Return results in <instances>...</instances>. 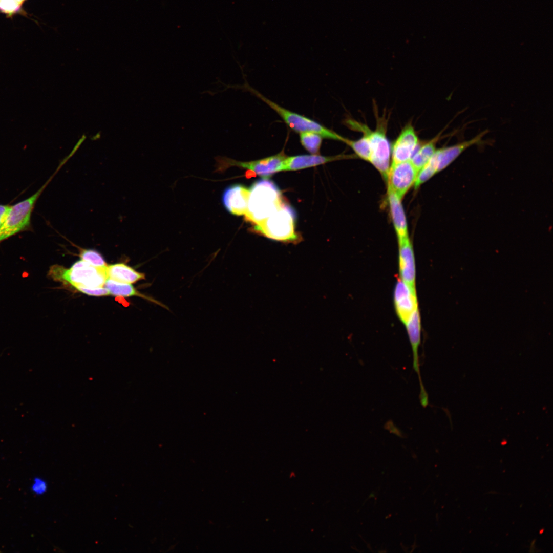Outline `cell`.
Here are the masks:
<instances>
[{
	"label": "cell",
	"instance_id": "d6986e66",
	"mask_svg": "<svg viewBox=\"0 0 553 553\" xmlns=\"http://www.w3.org/2000/svg\"><path fill=\"white\" fill-rule=\"evenodd\" d=\"M441 132L434 138L422 144L415 151L410 161L419 172L430 161L435 151L436 144L439 139Z\"/></svg>",
	"mask_w": 553,
	"mask_h": 553
},
{
	"label": "cell",
	"instance_id": "3957f363",
	"mask_svg": "<svg viewBox=\"0 0 553 553\" xmlns=\"http://www.w3.org/2000/svg\"><path fill=\"white\" fill-rule=\"evenodd\" d=\"M295 219L294 210L284 201L264 221L253 226V230L273 240L296 244L302 239L295 229Z\"/></svg>",
	"mask_w": 553,
	"mask_h": 553
},
{
	"label": "cell",
	"instance_id": "52a82bcc",
	"mask_svg": "<svg viewBox=\"0 0 553 553\" xmlns=\"http://www.w3.org/2000/svg\"><path fill=\"white\" fill-rule=\"evenodd\" d=\"M286 157L284 152H281L267 158L249 162L237 161L226 157H220V159L218 158V161L221 169L230 166H237L248 169L254 176L257 175L266 178L282 171L283 162Z\"/></svg>",
	"mask_w": 553,
	"mask_h": 553
},
{
	"label": "cell",
	"instance_id": "6da1fadb",
	"mask_svg": "<svg viewBox=\"0 0 553 553\" xmlns=\"http://www.w3.org/2000/svg\"><path fill=\"white\" fill-rule=\"evenodd\" d=\"M249 191L247 209L244 216L245 220L253 226L264 221L284 202L278 186L266 179L254 182Z\"/></svg>",
	"mask_w": 553,
	"mask_h": 553
},
{
	"label": "cell",
	"instance_id": "8fae6325",
	"mask_svg": "<svg viewBox=\"0 0 553 553\" xmlns=\"http://www.w3.org/2000/svg\"><path fill=\"white\" fill-rule=\"evenodd\" d=\"M418 138L414 127L408 124L395 141L392 149V163L410 160L417 149Z\"/></svg>",
	"mask_w": 553,
	"mask_h": 553
},
{
	"label": "cell",
	"instance_id": "30bf717a",
	"mask_svg": "<svg viewBox=\"0 0 553 553\" xmlns=\"http://www.w3.org/2000/svg\"><path fill=\"white\" fill-rule=\"evenodd\" d=\"M394 302L399 318L405 324L412 312L418 308L415 289L398 279L394 289Z\"/></svg>",
	"mask_w": 553,
	"mask_h": 553
},
{
	"label": "cell",
	"instance_id": "f1b7e54d",
	"mask_svg": "<svg viewBox=\"0 0 553 553\" xmlns=\"http://www.w3.org/2000/svg\"><path fill=\"white\" fill-rule=\"evenodd\" d=\"M370 496H369V498H370V497H374V493H371V495H370Z\"/></svg>",
	"mask_w": 553,
	"mask_h": 553
},
{
	"label": "cell",
	"instance_id": "8992f818",
	"mask_svg": "<svg viewBox=\"0 0 553 553\" xmlns=\"http://www.w3.org/2000/svg\"><path fill=\"white\" fill-rule=\"evenodd\" d=\"M243 87L269 105L282 118L285 123L294 131L299 133L304 132H314L320 135L323 138L338 140L344 142L345 138L314 120L279 105L251 87L247 83H245Z\"/></svg>",
	"mask_w": 553,
	"mask_h": 553
},
{
	"label": "cell",
	"instance_id": "4316f807",
	"mask_svg": "<svg viewBox=\"0 0 553 553\" xmlns=\"http://www.w3.org/2000/svg\"><path fill=\"white\" fill-rule=\"evenodd\" d=\"M10 206L9 205L0 204V227L7 218Z\"/></svg>",
	"mask_w": 553,
	"mask_h": 553
},
{
	"label": "cell",
	"instance_id": "83f0119b",
	"mask_svg": "<svg viewBox=\"0 0 553 553\" xmlns=\"http://www.w3.org/2000/svg\"><path fill=\"white\" fill-rule=\"evenodd\" d=\"M16 1H17V2H18V3L19 4H20V5H22V4H23V3H24V2H25V1H26V0H16Z\"/></svg>",
	"mask_w": 553,
	"mask_h": 553
},
{
	"label": "cell",
	"instance_id": "7a4b0ae2",
	"mask_svg": "<svg viewBox=\"0 0 553 553\" xmlns=\"http://www.w3.org/2000/svg\"><path fill=\"white\" fill-rule=\"evenodd\" d=\"M107 267H94L81 259L69 269L59 265H52L49 268L48 275L55 281L75 288H101L104 287L108 278Z\"/></svg>",
	"mask_w": 553,
	"mask_h": 553
},
{
	"label": "cell",
	"instance_id": "603a6c76",
	"mask_svg": "<svg viewBox=\"0 0 553 553\" xmlns=\"http://www.w3.org/2000/svg\"><path fill=\"white\" fill-rule=\"evenodd\" d=\"M437 173H438L437 165L433 155L429 162L418 172L414 183L415 188L428 180Z\"/></svg>",
	"mask_w": 553,
	"mask_h": 553
},
{
	"label": "cell",
	"instance_id": "ffe728a7",
	"mask_svg": "<svg viewBox=\"0 0 553 553\" xmlns=\"http://www.w3.org/2000/svg\"><path fill=\"white\" fill-rule=\"evenodd\" d=\"M300 140L303 147L311 154H318L323 137L317 133L304 132L299 133Z\"/></svg>",
	"mask_w": 553,
	"mask_h": 553
},
{
	"label": "cell",
	"instance_id": "7c38bea8",
	"mask_svg": "<svg viewBox=\"0 0 553 553\" xmlns=\"http://www.w3.org/2000/svg\"><path fill=\"white\" fill-rule=\"evenodd\" d=\"M487 132V131H484L467 141L451 146L436 149L433 157L437 165L438 172L446 168L467 148L480 143Z\"/></svg>",
	"mask_w": 553,
	"mask_h": 553
},
{
	"label": "cell",
	"instance_id": "ba28073f",
	"mask_svg": "<svg viewBox=\"0 0 553 553\" xmlns=\"http://www.w3.org/2000/svg\"><path fill=\"white\" fill-rule=\"evenodd\" d=\"M418 172L410 160L392 163L387 180L388 189L401 200L410 188L414 184Z\"/></svg>",
	"mask_w": 553,
	"mask_h": 553
},
{
	"label": "cell",
	"instance_id": "ac0fdd59",
	"mask_svg": "<svg viewBox=\"0 0 553 553\" xmlns=\"http://www.w3.org/2000/svg\"><path fill=\"white\" fill-rule=\"evenodd\" d=\"M104 287L108 290L110 294L113 296L122 297L139 296L152 302L165 309H168L166 306L162 303L141 293L131 284L117 282L108 278Z\"/></svg>",
	"mask_w": 553,
	"mask_h": 553
},
{
	"label": "cell",
	"instance_id": "5bb4252c",
	"mask_svg": "<svg viewBox=\"0 0 553 553\" xmlns=\"http://www.w3.org/2000/svg\"><path fill=\"white\" fill-rule=\"evenodd\" d=\"M399 268L400 279L415 289V264L412 245L409 238L398 241Z\"/></svg>",
	"mask_w": 553,
	"mask_h": 553
},
{
	"label": "cell",
	"instance_id": "cb8c5ba5",
	"mask_svg": "<svg viewBox=\"0 0 553 553\" xmlns=\"http://www.w3.org/2000/svg\"><path fill=\"white\" fill-rule=\"evenodd\" d=\"M20 6L16 0H0V11L9 15L18 12Z\"/></svg>",
	"mask_w": 553,
	"mask_h": 553
},
{
	"label": "cell",
	"instance_id": "2e32d148",
	"mask_svg": "<svg viewBox=\"0 0 553 553\" xmlns=\"http://www.w3.org/2000/svg\"><path fill=\"white\" fill-rule=\"evenodd\" d=\"M388 199L390 214L398 241L409 238L407 222L401 199L389 190H388Z\"/></svg>",
	"mask_w": 553,
	"mask_h": 553
},
{
	"label": "cell",
	"instance_id": "44dd1931",
	"mask_svg": "<svg viewBox=\"0 0 553 553\" xmlns=\"http://www.w3.org/2000/svg\"><path fill=\"white\" fill-rule=\"evenodd\" d=\"M344 142L350 146L359 157L370 161L371 147L370 141L366 136L363 135L359 139L354 141L346 138Z\"/></svg>",
	"mask_w": 553,
	"mask_h": 553
},
{
	"label": "cell",
	"instance_id": "9c48e42d",
	"mask_svg": "<svg viewBox=\"0 0 553 553\" xmlns=\"http://www.w3.org/2000/svg\"><path fill=\"white\" fill-rule=\"evenodd\" d=\"M413 353V368L418 376L420 394L419 396L421 406L426 408L429 403L428 395L423 386L420 370L418 349L420 344L421 325L418 308L411 314L405 324Z\"/></svg>",
	"mask_w": 553,
	"mask_h": 553
},
{
	"label": "cell",
	"instance_id": "d4e9b609",
	"mask_svg": "<svg viewBox=\"0 0 553 553\" xmlns=\"http://www.w3.org/2000/svg\"><path fill=\"white\" fill-rule=\"evenodd\" d=\"M75 289L79 292L91 296H102L110 294L108 290L104 287L97 288L77 287Z\"/></svg>",
	"mask_w": 553,
	"mask_h": 553
},
{
	"label": "cell",
	"instance_id": "277c9868",
	"mask_svg": "<svg viewBox=\"0 0 553 553\" xmlns=\"http://www.w3.org/2000/svg\"><path fill=\"white\" fill-rule=\"evenodd\" d=\"M345 124L351 130L359 131L369 139L371 155L369 162L387 180L390 166V146L386 136L387 121L386 118H377V126L372 131L367 125L352 119H347Z\"/></svg>",
	"mask_w": 553,
	"mask_h": 553
},
{
	"label": "cell",
	"instance_id": "e0dca14e",
	"mask_svg": "<svg viewBox=\"0 0 553 553\" xmlns=\"http://www.w3.org/2000/svg\"><path fill=\"white\" fill-rule=\"evenodd\" d=\"M107 273L108 278L131 284L145 279L144 273L122 263L108 265Z\"/></svg>",
	"mask_w": 553,
	"mask_h": 553
},
{
	"label": "cell",
	"instance_id": "4fadbf2b",
	"mask_svg": "<svg viewBox=\"0 0 553 553\" xmlns=\"http://www.w3.org/2000/svg\"><path fill=\"white\" fill-rule=\"evenodd\" d=\"M249 189L241 184L229 186L225 190L222 201L226 209L231 214L244 215L247 209Z\"/></svg>",
	"mask_w": 553,
	"mask_h": 553
},
{
	"label": "cell",
	"instance_id": "484cf974",
	"mask_svg": "<svg viewBox=\"0 0 553 553\" xmlns=\"http://www.w3.org/2000/svg\"><path fill=\"white\" fill-rule=\"evenodd\" d=\"M31 490L37 495H42L47 491V482L42 478L36 477L33 480L31 485Z\"/></svg>",
	"mask_w": 553,
	"mask_h": 553
},
{
	"label": "cell",
	"instance_id": "7402d4cb",
	"mask_svg": "<svg viewBox=\"0 0 553 553\" xmlns=\"http://www.w3.org/2000/svg\"><path fill=\"white\" fill-rule=\"evenodd\" d=\"M78 248L81 260L96 267H106L108 266L102 256L97 250Z\"/></svg>",
	"mask_w": 553,
	"mask_h": 553
},
{
	"label": "cell",
	"instance_id": "9a60e30c",
	"mask_svg": "<svg viewBox=\"0 0 553 553\" xmlns=\"http://www.w3.org/2000/svg\"><path fill=\"white\" fill-rule=\"evenodd\" d=\"M345 156V155L324 156L317 154H311L286 157L283 162L282 171H296L308 168L338 160Z\"/></svg>",
	"mask_w": 553,
	"mask_h": 553
},
{
	"label": "cell",
	"instance_id": "5b68a950",
	"mask_svg": "<svg viewBox=\"0 0 553 553\" xmlns=\"http://www.w3.org/2000/svg\"><path fill=\"white\" fill-rule=\"evenodd\" d=\"M66 162V160L63 159L52 175L34 194L10 206L7 218L0 227V243L18 233L30 229L31 215L37 200L55 175Z\"/></svg>",
	"mask_w": 553,
	"mask_h": 553
}]
</instances>
